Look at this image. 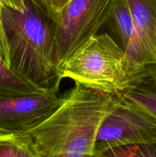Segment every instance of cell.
Listing matches in <instances>:
<instances>
[{
  "instance_id": "obj_1",
  "label": "cell",
  "mask_w": 156,
  "mask_h": 157,
  "mask_svg": "<svg viewBox=\"0 0 156 157\" xmlns=\"http://www.w3.org/2000/svg\"><path fill=\"white\" fill-rule=\"evenodd\" d=\"M118 103L115 95L75 84L48 117L24 133L42 157H93L99 128Z\"/></svg>"
},
{
  "instance_id": "obj_15",
  "label": "cell",
  "mask_w": 156,
  "mask_h": 157,
  "mask_svg": "<svg viewBox=\"0 0 156 157\" xmlns=\"http://www.w3.org/2000/svg\"><path fill=\"white\" fill-rule=\"evenodd\" d=\"M151 78H152L154 84L156 85V67H154V71H153V74H152V75H151Z\"/></svg>"
},
{
  "instance_id": "obj_16",
  "label": "cell",
  "mask_w": 156,
  "mask_h": 157,
  "mask_svg": "<svg viewBox=\"0 0 156 157\" xmlns=\"http://www.w3.org/2000/svg\"><path fill=\"white\" fill-rule=\"evenodd\" d=\"M3 7V2H2V0H0V16H1V13H2V10Z\"/></svg>"
},
{
  "instance_id": "obj_3",
  "label": "cell",
  "mask_w": 156,
  "mask_h": 157,
  "mask_svg": "<svg viewBox=\"0 0 156 157\" xmlns=\"http://www.w3.org/2000/svg\"><path fill=\"white\" fill-rule=\"evenodd\" d=\"M154 67L134 62L109 34L96 35L58 70L59 79L70 78L86 88L118 95L134 88L153 74Z\"/></svg>"
},
{
  "instance_id": "obj_8",
  "label": "cell",
  "mask_w": 156,
  "mask_h": 157,
  "mask_svg": "<svg viewBox=\"0 0 156 157\" xmlns=\"http://www.w3.org/2000/svg\"><path fill=\"white\" fill-rule=\"evenodd\" d=\"M144 45L156 62V0H125Z\"/></svg>"
},
{
  "instance_id": "obj_2",
  "label": "cell",
  "mask_w": 156,
  "mask_h": 157,
  "mask_svg": "<svg viewBox=\"0 0 156 157\" xmlns=\"http://www.w3.org/2000/svg\"><path fill=\"white\" fill-rule=\"evenodd\" d=\"M0 57L28 82L43 89L59 90L53 22L30 0L22 12L3 7Z\"/></svg>"
},
{
  "instance_id": "obj_14",
  "label": "cell",
  "mask_w": 156,
  "mask_h": 157,
  "mask_svg": "<svg viewBox=\"0 0 156 157\" xmlns=\"http://www.w3.org/2000/svg\"><path fill=\"white\" fill-rule=\"evenodd\" d=\"M28 0H2L3 6L15 10L22 12L25 9Z\"/></svg>"
},
{
  "instance_id": "obj_13",
  "label": "cell",
  "mask_w": 156,
  "mask_h": 157,
  "mask_svg": "<svg viewBox=\"0 0 156 157\" xmlns=\"http://www.w3.org/2000/svg\"><path fill=\"white\" fill-rule=\"evenodd\" d=\"M46 16L53 20L72 0H30Z\"/></svg>"
},
{
  "instance_id": "obj_6",
  "label": "cell",
  "mask_w": 156,
  "mask_h": 157,
  "mask_svg": "<svg viewBox=\"0 0 156 157\" xmlns=\"http://www.w3.org/2000/svg\"><path fill=\"white\" fill-rule=\"evenodd\" d=\"M58 90L23 97H0V133H24L48 117L61 104Z\"/></svg>"
},
{
  "instance_id": "obj_4",
  "label": "cell",
  "mask_w": 156,
  "mask_h": 157,
  "mask_svg": "<svg viewBox=\"0 0 156 157\" xmlns=\"http://www.w3.org/2000/svg\"><path fill=\"white\" fill-rule=\"evenodd\" d=\"M114 2L115 0H72L52 20L58 71L106 25Z\"/></svg>"
},
{
  "instance_id": "obj_17",
  "label": "cell",
  "mask_w": 156,
  "mask_h": 157,
  "mask_svg": "<svg viewBox=\"0 0 156 157\" xmlns=\"http://www.w3.org/2000/svg\"><path fill=\"white\" fill-rule=\"evenodd\" d=\"M93 157H96V156H93Z\"/></svg>"
},
{
  "instance_id": "obj_11",
  "label": "cell",
  "mask_w": 156,
  "mask_h": 157,
  "mask_svg": "<svg viewBox=\"0 0 156 157\" xmlns=\"http://www.w3.org/2000/svg\"><path fill=\"white\" fill-rule=\"evenodd\" d=\"M0 157H42L25 133H0Z\"/></svg>"
},
{
  "instance_id": "obj_10",
  "label": "cell",
  "mask_w": 156,
  "mask_h": 157,
  "mask_svg": "<svg viewBox=\"0 0 156 157\" xmlns=\"http://www.w3.org/2000/svg\"><path fill=\"white\" fill-rule=\"evenodd\" d=\"M50 90L38 87L18 76L0 57V97L31 96L47 93Z\"/></svg>"
},
{
  "instance_id": "obj_12",
  "label": "cell",
  "mask_w": 156,
  "mask_h": 157,
  "mask_svg": "<svg viewBox=\"0 0 156 157\" xmlns=\"http://www.w3.org/2000/svg\"><path fill=\"white\" fill-rule=\"evenodd\" d=\"M96 157H156V143L132 144L110 149Z\"/></svg>"
},
{
  "instance_id": "obj_5",
  "label": "cell",
  "mask_w": 156,
  "mask_h": 157,
  "mask_svg": "<svg viewBox=\"0 0 156 157\" xmlns=\"http://www.w3.org/2000/svg\"><path fill=\"white\" fill-rule=\"evenodd\" d=\"M145 143H156V120L119 100L99 128L94 156L118 147Z\"/></svg>"
},
{
  "instance_id": "obj_7",
  "label": "cell",
  "mask_w": 156,
  "mask_h": 157,
  "mask_svg": "<svg viewBox=\"0 0 156 157\" xmlns=\"http://www.w3.org/2000/svg\"><path fill=\"white\" fill-rule=\"evenodd\" d=\"M106 25L110 26L122 44V48L136 64L142 67L156 66V62L142 42L130 15L125 0H115Z\"/></svg>"
},
{
  "instance_id": "obj_9",
  "label": "cell",
  "mask_w": 156,
  "mask_h": 157,
  "mask_svg": "<svg viewBox=\"0 0 156 157\" xmlns=\"http://www.w3.org/2000/svg\"><path fill=\"white\" fill-rule=\"evenodd\" d=\"M151 75L134 88L116 96L122 104L141 110L156 120V85Z\"/></svg>"
}]
</instances>
